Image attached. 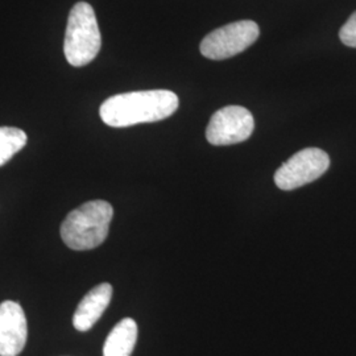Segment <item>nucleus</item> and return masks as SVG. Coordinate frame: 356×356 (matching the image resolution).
<instances>
[{
	"label": "nucleus",
	"mask_w": 356,
	"mask_h": 356,
	"mask_svg": "<svg viewBox=\"0 0 356 356\" xmlns=\"http://www.w3.org/2000/svg\"><path fill=\"white\" fill-rule=\"evenodd\" d=\"M178 97L169 90H144L110 97L102 103L99 115L104 124L114 128L164 120L177 111Z\"/></svg>",
	"instance_id": "f257e3e1"
},
{
	"label": "nucleus",
	"mask_w": 356,
	"mask_h": 356,
	"mask_svg": "<svg viewBox=\"0 0 356 356\" xmlns=\"http://www.w3.org/2000/svg\"><path fill=\"white\" fill-rule=\"evenodd\" d=\"M114 216L106 201H90L70 211L61 225V238L74 251H89L102 244L108 235Z\"/></svg>",
	"instance_id": "f03ea898"
},
{
	"label": "nucleus",
	"mask_w": 356,
	"mask_h": 356,
	"mask_svg": "<svg viewBox=\"0 0 356 356\" xmlns=\"http://www.w3.org/2000/svg\"><path fill=\"white\" fill-rule=\"evenodd\" d=\"M101 47L102 36L92 7L85 1L76 3L69 13L65 33L67 63L76 67L86 66L98 56Z\"/></svg>",
	"instance_id": "7ed1b4c3"
},
{
	"label": "nucleus",
	"mask_w": 356,
	"mask_h": 356,
	"mask_svg": "<svg viewBox=\"0 0 356 356\" xmlns=\"http://www.w3.org/2000/svg\"><path fill=\"white\" fill-rule=\"evenodd\" d=\"M259 35L260 29L254 22L241 20L210 32L202 40L200 49L209 60H227L250 48Z\"/></svg>",
	"instance_id": "20e7f679"
},
{
	"label": "nucleus",
	"mask_w": 356,
	"mask_h": 356,
	"mask_svg": "<svg viewBox=\"0 0 356 356\" xmlns=\"http://www.w3.org/2000/svg\"><path fill=\"white\" fill-rule=\"evenodd\" d=\"M330 166L329 154L319 148H305L293 154L275 173L281 191H293L318 179Z\"/></svg>",
	"instance_id": "39448f33"
},
{
	"label": "nucleus",
	"mask_w": 356,
	"mask_h": 356,
	"mask_svg": "<svg viewBox=\"0 0 356 356\" xmlns=\"http://www.w3.org/2000/svg\"><path fill=\"white\" fill-rule=\"evenodd\" d=\"M252 114L242 106H227L211 116L206 128V139L216 147L247 140L254 132Z\"/></svg>",
	"instance_id": "423d86ee"
},
{
	"label": "nucleus",
	"mask_w": 356,
	"mask_h": 356,
	"mask_svg": "<svg viewBox=\"0 0 356 356\" xmlns=\"http://www.w3.org/2000/svg\"><path fill=\"white\" fill-rule=\"evenodd\" d=\"M28 326L23 307L15 301L0 304V356H17L26 343Z\"/></svg>",
	"instance_id": "0eeeda50"
},
{
	"label": "nucleus",
	"mask_w": 356,
	"mask_h": 356,
	"mask_svg": "<svg viewBox=\"0 0 356 356\" xmlns=\"http://www.w3.org/2000/svg\"><path fill=\"white\" fill-rule=\"evenodd\" d=\"M113 297V286L103 282L92 288L76 306L73 325L78 331H88L99 321Z\"/></svg>",
	"instance_id": "6e6552de"
},
{
	"label": "nucleus",
	"mask_w": 356,
	"mask_h": 356,
	"mask_svg": "<svg viewBox=\"0 0 356 356\" xmlns=\"http://www.w3.org/2000/svg\"><path fill=\"white\" fill-rule=\"evenodd\" d=\"M138 341V325L132 318L122 319L108 334L103 356H131Z\"/></svg>",
	"instance_id": "1a4fd4ad"
},
{
	"label": "nucleus",
	"mask_w": 356,
	"mask_h": 356,
	"mask_svg": "<svg viewBox=\"0 0 356 356\" xmlns=\"http://www.w3.org/2000/svg\"><path fill=\"white\" fill-rule=\"evenodd\" d=\"M26 134L16 127H0V166L7 164L13 156L26 147Z\"/></svg>",
	"instance_id": "9d476101"
},
{
	"label": "nucleus",
	"mask_w": 356,
	"mask_h": 356,
	"mask_svg": "<svg viewBox=\"0 0 356 356\" xmlns=\"http://www.w3.org/2000/svg\"><path fill=\"white\" fill-rule=\"evenodd\" d=\"M339 38L344 45L356 48V11L353 13L339 31Z\"/></svg>",
	"instance_id": "9b49d317"
}]
</instances>
